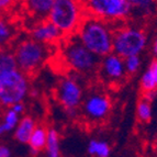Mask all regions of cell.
I'll list each match as a JSON object with an SVG mask.
<instances>
[{
	"label": "cell",
	"instance_id": "obj_23",
	"mask_svg": "<svg viewBox=\"0 0 157 157\" xmlns=\"http://www.w3.org/2000/svg\"><path fill=\"white\" fill-rule=\"evenodd\" d=\"M148 71H151L153 78L155 79V81H156V84H157V59H155L154 62L151 64V67H149Z\"/></svg>",
	"mask_w": 157,
	"mask_h": 157
},
{
	"label": "cell",
	"instance_id": "obj_5",
	"mask_svg": "<svg viewBox=\"0 0 157 157\" xmlns=\"http://www.w3.org/2000/svg\"><path fill=\"white\" fill-rule=\"evenodd\" d=\"M64 59L71 68L78 73L89 74L94 71L99 63L98 57L81 44L79 39L71 40L64 47Z\"/></svg>",
	"mask_w": 157,
	"mask_h": 157
},
{
	"label": "cell",
	"instance_id": "obj_11",
	"mask_svg": "<svg viewBox=\"0 0 157 157\" xmlns=\"http://www.w3.org/2000/svg\"><path fill=\"white\" fill-rule=\"evenodd\" d=\"M101 71L105 77L111 80H117L124 76L125 67L122 58L115 54H109L103 57L101 63Z\"/></svg>",
	"mask_w": 157,
	"mask_h": 157
},
{
	"label": "cell",
	"instance_id": "obj_25",
	"mask_svg": "<svg viewBox=\"0 0 157 157\" xmlns=\"http://www.w3.org/2000/svg\"><path fill=\"white\" fill-rule=\"evenodd\" d=\"M0 157H10V151L8 147L0 146Z\"/></svg>",
	"mask_w": 157,
	"mask_h": 157
},
{
	"label": "cell",
	"instance_id": "obj_1",
	"mask_svg": "<svg viewBox=\"0 0 157 157\" xmlns=\"http://www.w3.org/2000/svg\"><path fill=\"white\" fill-rule=\"evenodd\" d=\"M77 31L81 44L97 57H105L113 51V35L99 19H86L84 22H80Z\"/></svg>",
	"mask_w": 157,
	"mask_h": 157
},
{
	"label": "cell",
	"instance_id": "obj_13",
	"mask_svg": "<svg viewBox=\"0 0 157 157\" xmlns=\"http://www.w3.org/2000/svg\"><path fill=\"white\" fill-rule=\"evenodd\" d=\"M46 141H47V132L45 131L44 128H35L34 132L32 133L31 139L29 141L30 147L33 154H36L41 149H43L46 146Z\"/></svg>",
	"mask_w": 157,
	"mask_h": 157
},
{
	"label": "cell",
	"instance_id": "obj_10",
	"mask_svg": "<svg viewBox=\"0 0 157 157\" xmlns=\"http://www.w3.org/2000/svg\"><path fill=\"white\" fill-rule=\"evenodd\" d=\"M31 36L34 41L45 44V43H53L60 39L62 32L53 23L46 21L34 26L31 31Z\"/></svg>",
	"mask_w": 157,
	"mask_h": 157
},
{
	"label": "cell",
	"instance_id": "obj_12",
	"mask_svg": "<svg viewBox=\"0 0 157 157\" xmlns=\"http://www.w3.org/2000/svg\"><path fill=\"white\" fill-rule=\"evenodd\" d=\"M34 130H35L34 121L31 118H29V117H25L18 124L16 134H14L16 140H18L20 143H29Z\"/></svg>",
	"mask_w": 157,
	"mask_h": 157
},
{
	"label": "cell",
	"instance_id": "obj_19",
	"mask_svg": "<svg viewBox=\"0 0 157 157\" xmlns=\"http://www.w3.org/2000/svg\"><path fill=\"white\" fill-rule=\"evenodd\" d=\"M136 113H137V118L142 121V122H149L152 119V107L151 103L147 100H142L137 105V109H136Z\"/></svg>",
	"mask_w": 157,
	"mask_h": 157
},
{
	"label": "cell",
	"instance_id": "obj_4",
	"mask_svg": "<svg viewBox=\"0 0 157 157\" xmlns=\"http://www.w3.org/2000/svg\"><path fill=\"white\" fill-rule=\"evenodd\" d=\"M13 55L16 57L19 71L31 73L43 64L47 55V48L45 44L36 42L33 39L25 40L18 45Z\"/></svg>",
	"mask_w": 157,
	"mask_h": 157
},
{
	"label": "cell",
	"instance_id": "obj_3",
	"mask_svg": "<svg viewBox=\"0 0 157 157\" xmlns=\"http://www.w3.org/2000/svg\"><path fill=\"white\" fill-rule=\"evenodd\" d=\"M28 88V80L19 69L0 75V103L11 107L21 103Z\"/></svg>",
	"mask_w": 157,
	"mask_h": 157
},
{
	"label": "cell",
	"instance_id": "obj_24",
	"mask_svg": "<svg viewBox=\"0 0 157 157\" xmlns=\"http://www.w3.org/2000/svg\"><path fill=\"white\" fill-rule=\"evenodd\" d=\"M11 110L14 111L17 114H19V113L23 112L24 105H22V103H17V105H12V107H11Z\"/></svg>",
	"mask_w": 157,
	"mask_h": 157
},
{
	"label": "cell",
	"instance_id": "obj_21",
	"mask_svg": "<svg viewBox=\"0 0 157 157\" xmlns=\"http://www.w3.org/2000/svg\"><path fill=\"white\" fill-rule=\"evenodd\" d=\"M141 86H142V89L144 90L145 92L154 91V90L157 88L156 81H155V79L153 78L152 74H151L149 71H147L146 73L143 75V77H142Z\"/></svg>",
	"mask_w": 157,
	"mask_h": 157
},
{
	"label": "cell",
	"instance_id": "obj_27",
	"mask_svg": "<svg viewBox=\"0 0 157 157\" xmlns=\"http://www.w3.org/2000/svg\"><path fill=\"white\" fill-rule=\"evenodd\" d=\"M153 50H154L155 54H157V36H156V40H155V42H154V46H153Z\"/></svg>",
	"mask_w": 157,
	"mask_h": 157
},
{
	"label": "cell",
	"instance_id": "obj_8",
	"mask_svg": "<svg viewBox=\"0 0 157 157\" xmlns=\"http://www.w3.org/2000/svg\"><path fill=\"white\" fill-rule=\"evenodd\" d=\"M81 88L73 78H64L57 87V97L68 111H75L81 101Z\"/></svg>",
	"mask_w": 157,
	"mask_h": 157
},
{
	"label": "cell",
	"instance_id": "obj_26",
	"mask_svg": "<svg viewBox=\"0 0 157 157\" xmlns=\"http://www.w3.org/2000/svg\"><path fill=\"white\" fill-rule=\"evenodd\" d=\"M11 1L9 0H0V11L5 10V9H8L9 6H11Z\"/></svg>",
	"mask_w": 157,
	"mask_h": 157
},
{
	"label": "cell",
	"instance_id": "obj_16",
	"mask_svg": "<svg viewBox=\"0 0 157 157\" xmlns=\"http://www.w3.org/2000/svg\"><path fill=\"white\" fill-rule=\"evenodd\" d=\"M18 69L16 57L8 52H0V75Z\"/></svg>",
	"mask_w": 157,
	"mask_h": 157
},
{
	"label": "cell",
	"instance_id": "obj_15",
	"mask_svg": "<svg viewBox=\"0 0 157 157\" xmlns=\"http://www.w3.org/2000/svg\"><path fill=\"white\" fill-rule=\"evenodd\" d=\"M54 0H31L28 1V8L35 14H48Z\"/></svg>",
	"mask_w": 157,
	"mask_h": 157
},
{
	"label": "cell",
	"instance_id": "obj_6",
	"mask_svg": "<svg viewBox=\"0 0 157 157\" xmlns=\"http://www.w3.org/2000/svg\"><path fill=\"white\" fill-rule=\"evenodd\" d=\"M146 45V36L139 29H122L113 35V51L121 58L139 56Z\"/></svg>",
	"mask_w": 157,
	"mask_h": 157
},
{
	"label": "cell",
	"instance_id": "obj_7",
	"mask_svg": "<svg viewBox=\"0 0 157 157\" xmlns=\"http://www.w3.org/2000/svg\"><path fill=\"white\" fill-rule=\"evenodd\" d=\"M87 8L94 17L117 20L128 16L132 6L128 0H91L87 2Z\"/></svg>",
	"mask_w": 157,
	"mask_h": 157
},
{
	"label": "cell",
	"instance_id": "obj_9",
	"mask_svg": "<svg viewBox=\"0 0 157 157\" xmlns=\"http://www.w3.org/2000/svg\"><path fill=\"white\" fill-rule=\"evenodd\" d=\"M110 110V101L105 96L100 94H91L85 101L84 111L91 120H101Z\"/></svg>",
	"mask_w": 157,
	"mask_h": 157
},
{
	"label": "cell",
	"instance_id": "obj_17",
	"mask_svg": "<svg viewBox=\"0 0 157 157\" xmlns=\"http://www.w3.org/2000/svg\"><path fill=\"white\" fill-rule=\"evenodd\" d=\"M88 152L90 155H94L96 157H109L110 147L105 142L91 140L88 145Z\"/></svg>",
	"mask_w": 157,
	"mask_h": 157
},
{
	"label": "cell",
	"instance_id": "obj_20",
	"mask_svg": "<svg viewBox=\"0 0 157 157\" xmlns=\"http://www.w3.org/2000/svg\"><path fill=\"white\" fill-rule=\"evenodd\" d=\"M13 34V30L11 25L5 20L0 19V47L8 42Z\"/></svg>",
	"mask_w": 157,
	"mask_h": 157
},
{
	"label": "cell",
	"instance_id": "obj_2",
	"mask_svg": "<svg viewBox=\"0 0 157 157\" xmlns=\"http://www.w3.org/2000/svg\"><path fill=\"white\" fill-rule=\"evenodd\" d=\"M80 7L73 0H54L48 21L63 33H73L80 25Z\"/></svg>",
	"mask_w": 157,
	"mask_h": 157
},
{
	"label": "cell",
	"instance_id": "obj_18",
	"mask_svg": "<svg viewBox=\"0 0 157 157\" xmlns=\"http://www.w3.org/2000/svg\"><path fill=\"white\" fill-rule=\"evenodd\" d=\"M19 122V117L14 111L8 110L6 112L5 118H3V122L0 123V136L3 135L5 133H8L11 130L16 128L17 124Z\"/></svg>",
	"mask_w": 157,
	"mask_h": 157
},
{
	"label": "cell",
	"instance_id": "obj_14",
	"mask_svg": "<svg viewBox=\"0 0 157 157\" xmlns=\"http://www.w3.org/2000/svg\"><path fill=\"white\" fill-rule=\"evenodd\" d=\"M47 157H59V144H58V134L56 130L51 128L47 131L46 141Z\"/></svg>",
	"mask_w": 157,
	"mask_h": 157
},
{
	"label": "cell",
	"instance_id": "obj_22",
	"mask_svg": "<svg viewBox=\"0 0 157 157\" xmlns=\"http://www.w3.org/2000/svg\"><path fill=\"white\" fill-rule=\"evenodd\" d=\"M124 67L128 73H135L140 67V57L139 56H131V57L125 58Z\"/></svg>",
	"mask_w": 157,
	"mask_h": 157
}]
</instances>
